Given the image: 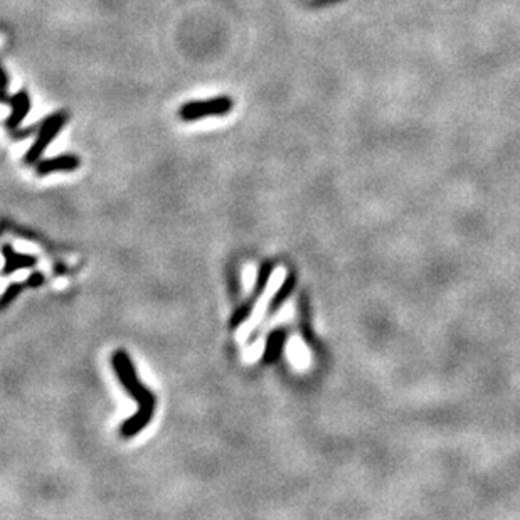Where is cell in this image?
Returning <instances> with one entry per match:
<instances>
[{
    "label": "cell",
    "instance_id": "1",
    "mask_svg": "<svg viewBox=\"0 0 520 520\" xmlns=\"http://www.w3.org/2000/svg\"><path fill=\"white\" fill-rule=\"evenodd\" d=\"M111 365L115 369L118 381L123 384L125 391L138 403V413L126 419L120 430L125 438H132V436L138 435L152 421V418H154L155 396L138 381L132 361H130L128 353L125 351H118L113 353Z\"/></svg>",
    "mask_w": 520,
    "mask_h": 520
},
{
    "label": "cell",
    "instance_id": "2",
    "mask_svg": "<svg viewBox=\"0 0 520 520\" xmlns=\"http://www.w3.org/2000/svg\"><path fill=\"white\" fill-rule=\"evenodd\" d=\"M68 121V113L66 111H58V113H52L42 121L41 126L37 130V137L34 140V143L30 145V148L25 152L24 155V164L25 165H34L41 160L42 154L46 152V148L49 147V143L52 142V138L56 137L61 132L64 123Z\"/></svg>",
    "mask_w": 520,
    "mask_h": 520
},
{
    "label": "cell",
    "instance_id": "3",
    "mask_svg": "<svg viewBox=\"0 0 520 520\" xmlns=\"http://www.w3.org/2000/svg\"><path fill=\"white\" fill-rule=\"evenodd\" d=\"M233 98L229 96H214L207 99H195L182 104L179 110V116L183 121H195L202 120L207 116H221L233 110Z\"/></svg>",
    "mask_w": 520,
    "mask_h": 520
},
{
    "label": "cell",
    "instance_id": "4",
    "mask_svg": "<svg viewBox=\"0 0 520 520\" xmlns=\"http://www.w3.org/2000/svg\"><path fill=\"white\" fill-rule=\"evenodd\" d=\"M273 268H274L273 261H265V263L261 265L260 272H258L256 286H255V290H253L251 296H249V298L246 301H244L241 307H239L233 313V317H231V320H229V327H231V329H238V327L243 325V323L246 322L248 318H249V315H251L253 308H255V305L258 303V300L261 298V295H263V291L266 290V286H268V282H270V278H272Z\"/></svg>",
    "mask_w": 520,
    "mask_h": 520
},
{
    "label": "cell",
    "instance_id": "5",
    "mask_svg": "<svg viewBox=\"0 0 520 520\" xmlns=\"http://www.w3.org/2000/svg\"><path fill=\"white\" fill-rule=\"evenodd\" d=\"M80 157L74 154H63L54 159H44L37 162V176H49L54 172H71L80 167Z\"/></svg>",
    "mask_w": 520,
    "mask_h": 520
},
{
    "label": "cell",
    "instance_id": "6",
    "mask_svg": "<svg viewBox=\"0 0 520 520\" xmlns=\"http://www.w3.org/2000/svg\"><path fill=\"white\" fill-rule=\"evenodd\" d=\"M8 104H11L12 111L7 118L6 126L8 130H11V132H16L17 126L23 123L24 118L28 116V113L30 110V98H29V95L25 93V91H17L16 95L11 96V99H8Z\"/></svg>",
    "mask_w": 520,
    "mask_h": 520
},
{
    "label": "cell",
    "instance_id": "7",
    "mask_svg": "<svg viewBox=\"0 0 520 520\" xmlns=\"http://www.w3.org/2000/svg\"><path fill=\"white\" fill-rule=\"evenodd\" d=\"M2 253H4V258H6V266H4V270H2L4 277H7V274H11L14 272H19V270L32 268V266H36L37 263V260L34 256L20 255V253L14 251V249L8 246V244H4Z\"/></svg>",
    "mask_w": 520,
    "mask_h": 520
},
{
    "label": "cell",
    "instance_id": "8",
    "mask_svg": "<svg viewBox=\"0 0 520 520\" xmlns=\"http://www.w3.org/2000/svg\"><path fill=\"white\" fill-rule=\"evenodd\" d=\"M286 340V332L283 329H277L270 334L268 340H266V347L263 352V362L265 364H274L279 357H282L283 345Z\"/></svg>",
    "mask_w": 520,
    "mask_h": 520
},
{
    "label": "cell",
    "instance_id": "9",
    "mask_svg": "<svg viewBox=\"0 0 520 520\" xmlns=\"http://www.w3.org/2000/svg\"><path fill=\"white\" fill-rule=\"evenodd\" d=\"M295 285H296V277L295 274H288L285 282H283V285L279 286V290L277 291V295L273 296L272 301H270V307H268V312H266V317H273L274 313L278 312L279 308L283 307V303L290 298L291 291L295 290Z\"/></svg>",
    "mask_w": 520,
    "mask_h": 520
},
{
    "label": "cell",
    "instance_id": "10",
    "mask_svg": "<svg viewBox=\"0 0 520 520\" xmlns=\"http://www.w3.org/2000/svg\"><path fill=\"white\" fill-rule=\"evenodd\" d=\"M20 290H23V285H19V283H14V285L8 286L7 290L4 291L2 300H0V305H2V308H7L8 303H11V301L20 294Z\"/></svg>",
    "mask_w": 520,
    "mask_h": 520
},
{
    "label": "cell",
    "instance_id": "11",
    "mask_svg": "<svg viewBox=\"0 0 520 520\" xmlns=\"http://www.w3.org/2000/svg\"><path fill=\"white\" fill-rule=\"evenodd\" d=\"M42 283H44V274H42V273H34V274H30V277L28 278V282H25V286L37 288V286H41Z\"/></svg>",
    "mask_w": 520,
    "mask_h": 520
}]
</instances>
